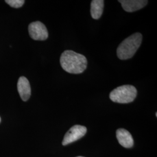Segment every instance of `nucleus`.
Segmentation results:
<instances>
[{
    "label": "nucleus",
    "instance_id": "7",
    "mask_svg": "<svg viewBox=\"0 0 157 157\" xmlns=\"http://www.w3.org/2000/svg\"><path fill=\"white\" fill-rule=\"evenodd\" d=\"M17 87L23 101H28L31 95V88L28 80L24 76L21 77L18 80Z\"/></svg>",
    "mask_w": 157,
    "mask_h": 157
},
{
    "label": "nucleus",
    "instance_id": "9",
    "mask_svg": "<svg viewBox=\"0 0 157 157\" xmlns=\"http://www.w3.org/2000/svg\"><path fill=\"white\" fill-rule=\"evenodd\" d=\"M104 1L103 0H93L91 2V15L94 19L101 17L103 12Z\"/></svg>",
    "mask_w": 157,
    "mask_h": 157
},
{
    "label": "nucleus",
    "instance_id": "6",
    "mask_svg": "<svg viewBox=\"0 0 157 157\" xmlns=\"http://www.w3.org/2000/svg\"><path fill=\"white\" fill-rule=\"evenodd\" d=\"M125 11H136L142 9L147 4L148 1L145 0H119Z\"/></svg>",
    "mask_w": 157,
    "mask_h": 157
},
{
    "label": "nucleus",
    "instance_id": "5",
    "mask_svg": "<svg viewBox=\"0 0 157 157\" xmlns=\"http://www.w3.org/2000/svg\"><path fill=\"white\" fill-rule=\"evenodd\" d=\"M29 33L34 40H45L48 37V30L43 23L36 21L31 23L29 26Z\"/></svg>",
    "mask_w": 157,
    "mask_h": 157
},
{
    "label": "nucleus",
    "instance_id": "8",
    "mask_svg": "<svg viewBox=\"0 0 157 157\" xmlns=\"http://www.w3.org/2000/svg\"><path fill=\"white\" fill-rule=\"evenodd\" d=\"M117 138L119 144L124 148H132L134 141L131 134L126 129H119L117 130Z\"/></svg>",
    "mask_w": 157,
    "mask_h": 157
},
{
    "label": "nucleus",
    "instance_id": "2",
    "mask_svg": "<svg viewBox=\"0 0 157 157\" xmlns=\"http://www.w3.org/2000/svg\"><path fill=\"white\" fill-rule=\"evenodd\" d=\"M142 39V34L136 33L124 40L117 48L118 58L121 60H126L133 57L140 47Z\"/></svg>",
    "mask_w": 157,
    "mask_h": 157
},
{
    "label": "nucleus",
    "instance_id": "4",
    "mask_svg": "<svg viewBox=\"0 0 157 157\" xmlns=\"http://www.w3.org/2000/svg\"><path fill=\"white\" fill-rule=\"evenodd\" d=\"M87 128L81 125H75L69 129L65 135L62 141V145L66 146L74 141L78 140L86 135Z\"/></svg>",
    "mask_w": 157,
    "mask_h": 157
},
{
    "label": "nucleus",
    "instance_id": "3",
    "mask_svg": "<svg viewBox=\"0 0 157 157\" xmlns=\"http://www.w3.org/2000/svg\"><path fill=\"white\" fill-rule=\"evenodd\" d=\"M137 90L132 85H123L112 90L109 94L111 101L120 104H128L135 100Z\"/></svg>",
    "mask_w": 157,
    "mask_h": 157
},
{
    "label": "nucleus",
    "instance_id": "12",
    "mask_svg": "<svg viewBox=\"0 0 157 157\" xmlns=\"http://www.w3.org/2000/svg\"><path fill=\"white\" fill-rule=\"evenodd\" d=\"M80 157V156H79V157Z\"/></svg>",
    "mask_w": 157,
    "mask_h": 157
},
{
    "label": "nucleus",
    "instance_id": "11",
    "mask_svg": "<svg viewBox=\"0 0 157 157\" xmlns=\"http://www.w3.org/2000/svg\"><path fill=\"white\" fill-rule=\"evenodd\" d=\"M0 122H1V118H0Z\"/></svg>",
    "mask_w": 157,
    "mask_h": 157
},
{
    "label": "nucleus",
    "instance_id": "10",
    "mask_svg": "<svg viewBox=\"0 0 157 157\" xmlns=\"http://www.w3.org/2000/svg\"><path fill=\"white\" fill-rule=\"evenodd\" d=\"M6 2L13 8H18L21 7L24 4L25 1L24 0H6Z\"/></svg>",
    "mask_w": 157,
    "mask_h": 157
},
{
    "label": "nucleus",
    "instance_id": "1",
    "mask_svg": "<svg viewBox=\"0 0 157 157\" xmlns=\"http://www.w3.org/2000/svg\"><path fill=\"white\" fill-rule=\"evenodd\" d=\"M60 63L63 69L67 73H83L87 66V60L82 54L72 50L65 51L60 58Z\"/></svg>",
    "mask_w": 157,
    "mask_h": 157
}]
</instances>
